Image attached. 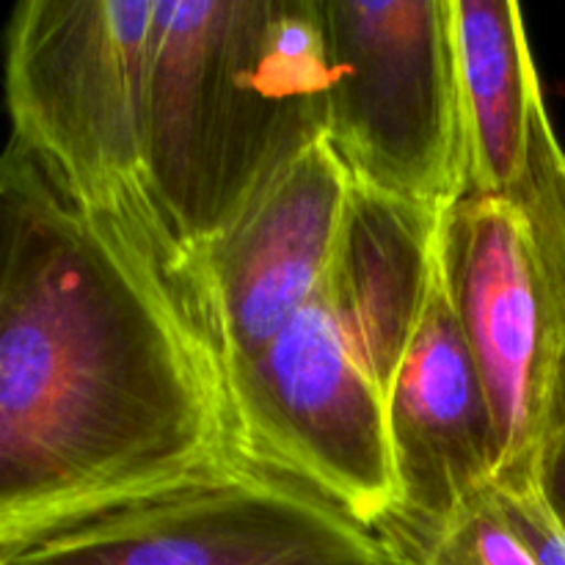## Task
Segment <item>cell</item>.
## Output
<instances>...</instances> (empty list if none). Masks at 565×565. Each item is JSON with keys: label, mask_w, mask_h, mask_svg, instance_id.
Returning <instances> with one entry per match:
<instances>
[{"label": "cell", "mask_w": 565, "mask_h": 565, "mask_svg": "<svg viewBox=\"0 0 565 565\" xmlns=\"http://www.w3.org/2000/svg\"><path fill=\"white\" fill-rule=\"evenodd\" d=\"M241 461L191 257L55 199L0 315V561Z\"/></svg>", "instance_id": "1"}, {"label": "cell", "mask_w": 565, "mask_h": 565, "mask_svg": "<svg viewBox=\"0 0 565 565\" xmlns=\"http://www.w3.org/2000/svg\"><path fill=\"white\" fill-rule=\"evenodd\" d=\"M326 110L320 0H154L143 174L188 257L326 141Z\"/></svg>", "instance_id": "2"}, {"label": "cell", "mask_w": 565, "mask_h": 565, "mask_svg": "<svg viewBox=\"0 0 565 565\" xmlns=\"http://www.w3.org/2000/svg\"><path fill=\"white\" fill-rule=\"evenodd\" d=\"M152 14L154 0L20 3L6 31V105L11 141L61 202L169 232L143 174Z\"/></svg>", "instance_id": "3"}, {"label": "cell", "mask_w": 565, "mask_h": 565, "mask_svg": "<svg viewBox=\"0 0 565 565\" xmlns=\"http://www.w3.org/2000/svg\"><path fill=\"white\" fill-rule=\"evenodd\" d=\"M326 143L348 180L450 210L461 196L463 94L452 0H320Z\"/></svg>", "instance_id": "4"}, {"label": "cell", "mask_w": 565, "mask_h": 565, "mask_svg": "<svg viewBox=\"0 0 565 565\" xmlns=\"http://www.w3.org/2000/svg\"><path fill=\"white\" fill-rule=\"evenodd\" d=\"M226 395L243 461L303 486L395 544L384 392L342 337L323 292L257 359L226 375Z\"/></svg>", "instance_id": "5"}, {"label": "cell", "mask_w": 565, "mask_h": 565, "mask_svg": "<svg viewBox=\"0 0 565 565\" xmlns=\"http://www.w3.org/2000/svg\"><path fill=\"white\" fill-rule=\"evenodd\" d=\"M441 259L497 434L494 491L541 483L565 434V301L511 207L445 210Z\"/></svg>", "instance_id": "6"}, {"label": "cell", "mask_w": 565, "mask_h": 565, "mask_svg": "<svg viewBox=\"0 0 565 565\" xmlns=\"http://www.w3.org/2000/svg\"><path fill=\"white\" fill-rule=\"evenodd\" d=\"M0 565H408L292 480L235 463L163 500L110 513L6 555Z\"/></svg>", "instance_id": "7"}, {"label": "cell", "mask_w": 565, "mask_h": 565, "mask_svg": "<svg viewBox=\"0 0 565 565\" xmlns=\"http://www.w3.org/2000/svg\"><path fill=\"white\" fill-rule=\"evenodd\" d=\"M348 191L345 169L320 141L191 257L224 379L257 359L323 292Z\"/></svg>", "instance_id": "8"}, {"label": "cell", "mask_w": 565, "mask_h": 565, "mask_svg": "<svg viewBox=\"0 0 565 565\" xmlns=\"http://www.w3.org/2000/svg\"><path fill=\"white\" fill-rule=\"evenodd\" d=\"M397 486L395 544L414 552L494 491L497 434L450 281L436 254L428 301L386 395Z\"/></svg>", "instance_id": "9"}, {"label": "cell", "mask_w": 565, "mask_h": 565, "mask_svg": "<svg viewBox=\"0 0 565 565\" xmlns=\"http://www.w3.org/2000/svg\"><path fill=\"white\" fill-rule=\"evenodd\" d=\"M452 17L463 94L458 202L511 207L565 301V147L546 108L522 6L452 0Z\"/></svg>", "instance_id": "10"}, {"label": "cell", "mask_w": 565, "mask_h": 565, "mask_svg": "<svg viewBox=\"0 0 565 565\" xmlns=\"http://www.w3.org/2000/svg\"><path fill=\"white\" fill-rule=\"evenodd\" d=\"M441 218L356 182L348 191L323 301L384 401L428 301Z\"/></svg>", "instance_id": "11"}, {"label": "cell", "mask_w": 565, "mask_h": 565, "mask_svg": "<svg viewBox=\"0 0 565 565\" xmlns=\"http://www.w3.org/2000/svg\"><path fill=\"white\" fill-rule=\"evenodd\" d=\"M58 193L36 160L17 141L0 152V315L11 296L22 257Z\"/></svg>", "instance_id": "12"}, {"label": "cell", "mask_w": 565, "mask_h": 565, "mask_svg": "<svg viewBox=\"0 0 565 565\" xmlns=\"http://www.w3.org/2000/svg\"><path fill=\"white\" fill-rule=\"evenodd\" d=\"M412 565H539V561L513 533L494 494H486L419 546Z\"/></svg>", "instance_id": "13"}, {"label": "cell", "mask_w": 565, "mask_h": 565, "mask_svg": "<svg viewBox=\"0 0 565 565\" xmlns=\"http://www.w3.org/2000/svg\"><path fill=\"white\" fill-rule=\"evenodd\" d=\"M513 533L524 541L539 565H565V530L552 513L541 483L516 491H491Z\"/></svg>", "instance_id": "14"}, {"label": "cell", "mask_w": 565, "mask_h": 565, "mask_svg": "<svg viewBox=\"0 0 565 565\" xmlns=\"http://www.w3.org/2000/svg\"><path fill=\"white\" fill-rule=\"evenodd\" d=\"M541 491H544L552 513L565 530V434L546 456L544 472H541Z\"/></svg>", "instance_id": "15"}]
</instances>
